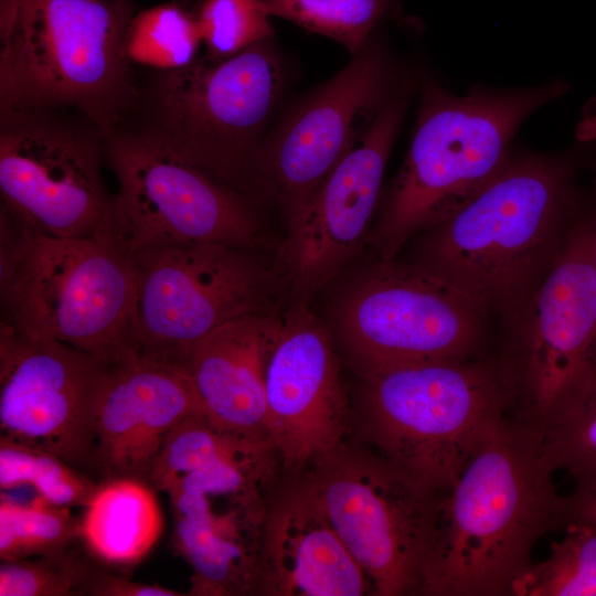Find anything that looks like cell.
I'll list each match as a JSON object with an SVG mask.
<instances>
[{"mask_svg":"<svg viewBox=\"0 0 596 596\" xmlns=\"http://www.w3.org/2000/svg\"><path fill=\"white\" fill-rule=\"evenodd\" d=\"M570 523L596 525V479L577 483L572 493L564 496V526Z\"/></svg>","mask_w":596,"mask_h":596,"instance_id":"836d02e7","label":"cell"},{"mask_svg":"<svg viewBox=\"0 0 596 596\" xmlns=\"http://www.w3.org/2000/svg\"><path fill=\"white\" fill-rule=\"evenodd\" d=\"M128 257L136 279L135 352L148 358L184 366L189 351L213 330L289 304L277 264L258 249L189 243Z\"/></svg>","mask_w":596,"mask_h":596,"instance_id":"9c48e42d","label":"cell"},{"mask_svg":"<svg viewBox=\"0 0 596 596\" xmlns=\"http://www.w3.org/2000/svg\"><path fill=\"white\" fill-rule=\"evenodd\" d=\"M284 310L227 322L189 351L184 366L204 415L214 424L269 438L266 371L281 330Z\"/></svg>","mask_w":596,"mask_h":596,"instance_id":"44dd1931","label":"cell"},{"mask_svg":"<svg viewBox=\"0 0 596 596\" xmlns=\"http://www.w3.org/2000/svg\"><path fill=\"white\" fill-rule=\"evenodd\" d=\"M596 223H571L560 252L522 311L509 323L496 361L510 417L540 440L594 368Z\"/></svg>","mask_w":596,"mask_h":596,"instance_id":"30bf717a","label":"cell"},{"mask_svg":"<svg viewBox=\"0 0 596 596\" xmlns=\"http://www.w3.org/2000/svg\"><path fill=\"white\" fill-rule=\"evenodd\" d=\"M126 0H0V113L75 110L103 134L139 88L125 55Z\"/></svg>","mask_w":596,"mask_h":596,"instance_id":"277c9868","label":"cell"},{"mask_svg":"<svg viewBox=\"0 0 596 596\" xmlns=\"http://www.w3.org/2000/svg\"><path fill=\"white\" fill-rule=\"evenodd\" d=\"M489 316L479 300L434 270L409 260L376 258L340 294L333 322L363 374L473 355Z\"/></svg>","mask_w":596,"mask_h":596,"instance_id":"7c38bea8","label":"cell"},{"mask_svg":"<svg viewBox=\"0 0 596 596\" xmlns=\"http://www.w3.org/2000/svg\"><path fill=\"white\" fill-rule=\"evenodd\" d=\"M407 83L309 200L276 262L289 301L309 302L358 256L371 235L387 160L404 118Z\"/></svg>","mask_w":596,"mask_h":596,"instance_id":"9a60e30c","label":"cell"},{"mask_svg":"<svg viewBox=\"0 0 596 596\" xmlns=\"http://www.w3.org/2000/svg\"><path fill=\"white\" fill-rule=\"evenodd\" d=\"M72 509L41 497L28 504L1 496L0 558L17 561L66 550L81 542V523Z\"/></svg>","mask_w":596,"mask_h":596,"instance_id":"484cf974","label":"cell"},{"mask_svg":"<svg viewBox=\"0 0 596 596\" xmlns=\"http://www.w3.org/2000/svg\"><path fill=\"white\" fill-rule=\"evenodd\" d=\"M543 451L555 470L577 483L596 479V369L544 432Z\"/></svg>","mask_w":596,"mask_h":596,"instance_id":"83f0119b","label":"cell"},{"mask_svg":"<svg viewBox=\"0 0 596 596\" xmlns=\"http://www.w3.org/2000/svg\"><path fill=\"white\" fill-rule=\"evenodd\" d=\"M103 131L67 110L0 113L1 205L30 228L93 237L113 194L106 189Z\"/></svg>","mask_w":596,"mask_h":596,"instance_id":"5bb4252c","label":"cell"},{"mask_svg":"<svg viewBox=\"0 0 596 596\" xmlns=\"http://www.w3.org/2000/svg\"><path fill=\"white\" fill-rule=\"evenodd\" d=\"M267 430L289 468L342 444L348 401L331 337L309 302L290 301L266 371Z\"/></svg>","mask_w":596,"mask_h":596,"instance_id":"e0dca14e","label":"cell"},{"mask_svg":"<svg viewBox=\"0 0 596 596\" xmlns=\"http://www.w3.org/2000/svg\"><path fill=\"white\" fill-rule=\"evenodd\" d=\"M255 592L268 596L373 594L368 576L307 482L268 509Z\"/></svg>","mask_w":596,"mask_h":596,"instance_id":"ffe728a7","label":"cell"},{"mask_svg":"<svg viewBox=\"0 0 596 596\" xmlns=\"http://www.w3.org/2000/svg\"><path fill=\"white\" fill-rule=\"evenodd\" d=\"M270 18L263 0H205L196 14L206 54L213 57L273 39Z\"/></svg>","mask_w":596,"mask_h":596,"instance_id":"f1b7e54d","label":"cell"},{"mask_svg":"<svg viewBox=\"0 0 596 596\" xmlns=\"http://www.w3.org/2000/svg\"><path fill=\"white\" fill-rule=\"evenodd\" d=\"M106 364L75 347L29 338L1 322V435L92 477L95 406Z\"/></svg>","mask_w":596,"mask_h":596,"instance_id":"2e32d148","label":"cell"},{"mask_svg":"<svg viewBox=\"0 0 596 596\" xmlns=\"http://www.w3.org/2000/svg\"><path fill=\"white\" fill-rule=\"evenodd\" d=\"M572 185L564 163L513 155L453 216L415 238L409 262L449 279L504 324L525 307L560 252Z\"/></svg>","mask_w":596,"mask_h":596,"instance_id":"7a4b0ae2","label":"cell"},{"mask_svg":"<svg viewBox=\"0 0 596 596\" xmlns=\"http://www.w3.org/2000/svg\"><path fill=\"white\" fill-rule=\"evenodd\" d=\"M550 555L532 564L513 596H596V525L570 523Z\"/></svg>","mask_w":596,"mask_h":596,"instance_id":"4316f807","label":"cell"},{"mask_svg":"<svg viewBox=\"0 0 596 596\" xmlns=\"http://www.w3.org/2000/svg\"><path fill=\"white\" fill-rule=\"evenodd\" d=\"M541 440L511 417L443 493L419 595L513 596L535 543L564 526V496Z\"/></svg>","mask_w":596,"mask_h":596,"instance_id":"6da1fadb","label":"cell"},{"mask_svg":"<svg viewBox=\"0 0 596 596\" xmlns=\"http://www.w3.org/2000/svg\"><path fill=\"white\" fill-rule=\"evenodd\" d=\"M272 40L161 72L138 92L134 129L262 202L258 153L285 82Z\"/></svg>","mask_w":596,"mask_h":596,"instance_id":"8992f818","label":"cell"},{"mask_svg":"<svg viewBox=\"0 0 596 596\" xmlns=\"http://www.w3.org/2000/svg\"><path fill=\"white\" fill-rule=\"evenodd\" d=\"M118 191L97 235L127 256L189 243L262 251L260 201L189 162L134 128L104 135Z\"/></svg>","mask_w":596,"mask_h":596,"instance_id":"ba28073f","label":"cell"},{"mask_svg":"<svg viewBox=\"0 0 596 596\" xmlns=\"http://www.w3.org/2000/svg\"><path fill=\"white\" fill-rule=\"evenodd\" d=\"M40 450L26 443L0 436L1 491L30 485L32 470Z\"/></svg>","mask_w":596,"mask_h":596,"instance_id":"d6a6232c","label":"cell"},{"mask_svg":"<svg viewBox=\"0 0 596 596\" xmlns=\"http://www.w3.org/2000/svg\"><path fill=\"white\" fill-rule=\"evenodd\" d=\"M78 595L89 596H184L178 592L157 584L131 581L111 573L106 565L92 558L85 577L79 586Z\"/></svg>","mask_w":596,"mask_h":596,"instance_id":"1f68e13d","label":"cell"},{"mask_svg":"<svg viewBox=\"0 0 596 596\" xmlns=\"http://www.w3.org/2000/svg\"><path fill=\"white\" fill-rule=\"evenodd\" d=\"M99 482L61 458L40 450L29 487L45 501L65 508L85 507Z\"/></svg>","mask_w":596,"mask_h":596,"instance_id":"4dcf8cb0","label":"cell"},{"mask_svg":"<svg viewBox=\"0 0 596 596\" xmlns=\"http://www.w3.org/2000/svg\"><path fill=\"white\" fill-rule=\"evenodd\" d=\"M153 490L134 478L99 482L79 519L86 552L106 566L129 567L143 560L163 525Z\"/></svg>","mask_w":596,"mask_h":596,"instance_id":"7402d4cb","label":"cell"},{"mask_svg":"<svg viewBox=\"0 0 596 596\" xmlns=\"http://www.w3.org/2000/svg\"><path fill=\"white\" fill-rule=\"evenodd\" d=\"M92 556L66 550L17 561H1L0 596H77Z\"/></svg>","mask_w":596,"mask_h":596,"instance_id":"f546056e","label":"cell"},{"mask_svg":"<svg viewBox=\"0 0 596 596\" xmlns=\"http://www.w3.org/2000/svg\"><path fill=\"white\" fill-rule=\"evenodd\" d=\"M563 92L561 83L456 96L424 86L415 130L369 238L391 260L419 234L443 223L493 182L513 155L524 120Z\"/></svg>","mask_w":596,"mask_h":596,"instance_id":"3957f363","label":"cell"},{"mask_svg":"<svg viewBox=\"0 0 596 596\" xmlns=\"http://www.w3.org/2000/svg\"><path fill=\"white\" fill-rule=\"evenodd\" d=\"M405 83L375 34L269 129L257 160L259 190L277 203L286 230Z\"/></svg>","mask_w":596,"mask_h":596,"instance_id":"4fadbf2b","label":"cell"},{"mask_svg":"<svg viewBox=\"0 0 596 596\" xmlns=\"http://www.w3.org/2000/svg\"><path fill=\"white\" fill-rule=\"evenodd\" d=\"M201 45L196 15L175 3H163L134 15L124 50L130 64L169 72L191 65Z\"/></svg>","mask_w":596,"mask_h":596,"instance_id":"603a6c76","label":"cell"},{"mask_svg":"<svg viewBox=\"0 0 596 596\" xmlns=\"http://www.w3.org/2000/svg\"><path fill=\"white\" fill-rule=\"evenodd\" d=\"M363 430L377 454L439 492L510 417L496 361L476 354L361 374Z\"/></svg>","mask_w":596,"mask_h":596,"instance_id":"52a82bcc","label":"cell"},{"mask_svg":"<svg viewBox=\"0 0 596 596\" xmlns=\"http://www.w3.org/2000/svg\"><path fill=\"white\" fill-rule=\"evenodd\" d=\"M311 466L306 482L373 595H419L443 492L383 456L343 443Z\"/></svg>","mask_w":596,"mask_h":596,"instance_id":"8fae6325","label":"cell"},{"mask_svg":"<svg viewBox=\"0 0 596 596\" xmlns=\"http://www.w3.org/2000/svg\"><path fill=\"white\" fill-rule=\"evenodd\" d=\"M2 320L110 363L135 352L136 279L111 241L39 233L1 205Z\"/></svg>","mask_w":596,"mask_h":596,"instance_id":"5b68a950","label":"cell"},{"mask_svg":"<svg viewBox=\"0 0 596 596\" xmlns=\"http://www.w3.org/2000/svg\"><path fill=\"white\" fill-rule=\"evenodd\" d=\"M277 17L323 36L351 54L362 50L393 11L396 0H263Z\"/></svg>","mask_w":596,"mask_h":596,"instance_id":"d4e9b609","label":"cell"},{"mask_svg":"<svg viewBox=\"0 0 596 596\" xmlns=\"http://www.w3.org/2000/svg\"><path fill=\"white\" fill-rule=\"evenodd\" d=\"M200 412L185 366L137 352L107 363L95 406L92 477L149 483L168 434Z\"/></svg>","mask_w":596,"mask_h":596,"instance_id":"ac0fdd59","label":"cell"},{"mask_svg":"<svg viewBox=\"0 0 596 596\" xmlns=\"http://www.w3.org/2000/svg\"><path fill=\"white\" fill-rule=\"evenodd\" d=\"M264 440L270 439L225 429L202 412L192 414L168 434L150 472L149 485L167 493L183 476Z\"/></svg>","mask_w":596,"mask_h":596,"instance_id":"cb8c5ba5","label":"cell"},{"mask_svg":"<svg viewBox=\"0 0 596 596\" xmlns=\"http://www.w3.org/2000/svg\"><path fill=\"white\" fill-rule=\"evenodd\" d=\"M595 219V223H596V216H594ZM595 270H596V252H595ZM594 366L596 369V347H595V352H594Z\"/></svg>","mask_w":596,"mask_h":596,"instance_id":"e575fe53","label":"cell"},{"mask_svg":"<svg viewBox=\"0 0 596 596\" xmlns=\"http://www.w3.org/2000/svg\"><path fill=\"white\" fill-rule=\"evenodd\" d=\"M265 489L173 492V544L192 568L191 596L255 592L268 508Z\"/></svg>","mask_w":596,"mask_h":596,"instance_id":"d6986e66","label":"cell"}]
</instances>
